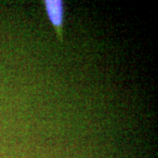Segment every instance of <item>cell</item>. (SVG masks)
I'll list each match as a JSON object with an SVG mask.
<instances>
[{
  "instance_id": "6da1fadb",
  "label": "cell",
  "mask_w": 158,
  "mask_h": 158,
  "mask_svg": "<svg viewBox=\"0 0 158 158\" xmlns=\"http://www.w3.org/2000/svg\"><path fill=\"white\" fill-rule=\"evenodd\" d=\"M46 12L48 19L56 31L59 40H62V25L64 17L63 3L60 0H47L44 1Z\"/></svg>"
}]
</instances>
